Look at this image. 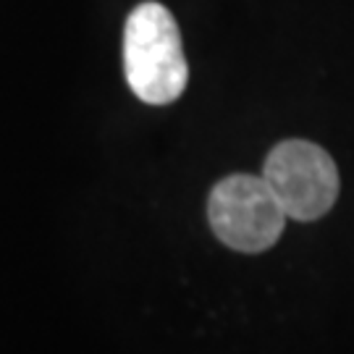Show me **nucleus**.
<instances>
[{
    "mask_svg": "<svg viewBox=\"0 0 354 354\" xmlns=\"http://www.w3.org/2000/svg\"><path fill=\"white\" fill-rule=\"evenodd\" d=\"M124 74L131 92L147 105H168L181 97L189 66L174 13L160 3L137 6L124 29Z\"/></svg>",
    "mask_w": 354,
    "mask_h": 354,
    "instance_id": "f257e3e1",
    "label": "nucleus"
},
{
    "mask_svg": "<svg viewBox=\"0 0 354 354\" xmlns=\"http://www.w3.org/2000/svg\"><path fill=\"white\" fill-rule=\"evenodd\" d=\"M215 236L236 252H266L279 241L286 213L263 176L234 174L218 181L207 200Z\"/></svg>",
    "mask_w": 354,
    "mask_h": 354,
    "instance_id": "f03ea898",
    "label": "nucleus"
},
{
    "mask_svg": "<svg viewBox=\"0 0 354 354\" xmlns=\"http://www.w3.org/2000/svg\"><path fill=\"white\" fill-rule=\"evenodd\" d=\"M263 178L286 218L317 221L339 197V171L320 145L286 140L268 152Z\"/></svg>",
    "mask_w": 354,
    "mask_h": 354,
    "instance_id": "7ed1b4c3",
    "label": "nucleus"
}]
</instances>
